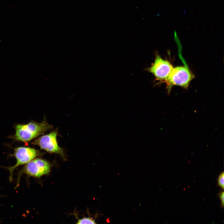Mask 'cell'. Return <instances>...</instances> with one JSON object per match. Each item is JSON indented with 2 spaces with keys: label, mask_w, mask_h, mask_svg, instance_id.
Here are the masks:
<instances>
[{
  "label": "cell",
  "mask_w": 224,
  "mask_h": 224,
  "mask_svg": "<svg viewBox=\"0 0 224 224\" xmlns=\"http://www.w3.org/2000/svg\"><path fill=\"white\" fill-rule=\"evenodd\" d=\"M77 224H96L94 220L89 217H84L78 220Z\"/></svg>",
  "instance_id": "52a82bcc"
},
{
  "label": "cell",
  "mask_w": 224,
  "mask_h": 224,
  "mask_svg": "<svg viewBox=\"0 0 224 224\" xmlns=\"http://www.w3.org/2000/svg\"><path fill=\"white\" fill-rule=\"evenodd\" d=\"M193 77L187 68L180 66L173 68L166 81L170 85L179 86L187 88Z\"/></svg>",
  "instance_id": "5b68a950"
},
{
  "label": "cell",
  "mask_w": 224,
  "mask_h": 224,
  "mask_svg": "<svg viewBox=\"0 0 224 224\" xmlns=\"http://www.w3.org/2000/svg\"><path fill=\"white\" fill-rule=\"evenodd\" d=\"M42 154L40 151L33 148L25 147L15 148L13 155L16 159V163L14 166L7 168L10 172V181L12 180L13 172L16 167L26 164L36 157Z\"/></svg>",
  "instance_id": "7a4b0ae2"
},
{
  "label": "cell",
  "mask_w": 224,
  "mask_h": 224,
  "mask_svg": "<svg viewBox=\"0 0 224 224\" xmlns=\"http://www.w3.org/2000/svg\"><path fill=\"white\" fill-rule=\"evenodd\" d=\"M219 196L221 202V206L222 207H223L224 202V194L223 191L220 192L219 194Z\"/></svg>",
  "instance_id": "9c48e42d"
},
{
  "label": "cell",
  "mask_w": 224,
  "mask_h": 224,
  "mask_svg": "<svg viewBox=\"0 0 224 224\" xmlns=\"http://www.w3.org/2000/svg\"><path fill=\"white\" fill-rule=\"evenodd\" d=\"M51 165L47 161L40 158L34 159L25 165L20 172V174H25L28 176L40 177L49 173Z\"/></svg>",
  "instance_id": "277c9868"
},
{
  "label": "cell",
  "mask_w": 224,
  "mask_h": 224,
  "mask_svg": "<svg viewBox=\"0 0 224 224\" xmlns=\"http://www.w3.org/2000/svg\"><path fill=\"white\" fill-rule=\"evenodd\" d=\"M57 134L58 130L56 129L38 138L32 143L50 153L57 154L65 158L64 151L58 143Z\"/></svg>",
  "instance_id": "3957f363"
},
{
  "label": "cell",
  "mask_w": 224,
  "mask_h": 224,
  "mask_svg": "<svg viewBox=\"0 0 224 224\" xmlns=\"http://www.w3.org/2000/svg\"><path fill=\"white\" fill-rule=\"evenodd\" d=\"M173 68L168 61L157 55L154 63L147 70L153 75L157 80H166Z\"/></svg>",
  "instance_id": "8992f818"
},
{
  "label": "cell",
  "mask_w": 224,
  "mask_h": 224,
  "mask_svg": "<svg viewBox=\"0 0 224 224\" xmlns=\"http://www.w3.org/2000/svg\"><path fill=\"white\" fill-rule=\"evenodd\" d=\"M53 126L44 119L41 123L32 121L15 125V133L12 138L17 141L27 142L52 128Z\"/></svg>",
  "instance_id": "6da1fadb"
},
{
  "label": "cell",
  "mask_w": 224,
  "mask_h": 224,
  "mask_svg": "<svg viewBox=\"0 0 224 224\" xmlns=\"http://www.w3.org/2000/svg\"><path fill=\"white\" fill-rule=\"evenodd\" d=\"M217 182L219 186L222 189H223L224 187V174L223 172L221 173L218 176Z\"/></svg>",
  "instance_id": "ba28073f"
}]
</instances>
